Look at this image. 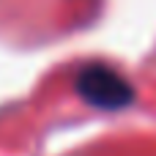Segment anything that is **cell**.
<instances>
[{
	"label": "cell",
	"instance_id": "obj_1",
	"mask_svg": "<svg viewBox=\"0 0 156 156\" xmlns=\"http://www.w3.org/2000/svg\"><path fill=\"white\" fill-rule=\"evenodd\" d=\"M77 93L99 110H123L134 101L132 85L110 66H85L77 74Z\"/></svg>",
	"mask_w": 156,
	"mask_h": 156
}]
</instances>
